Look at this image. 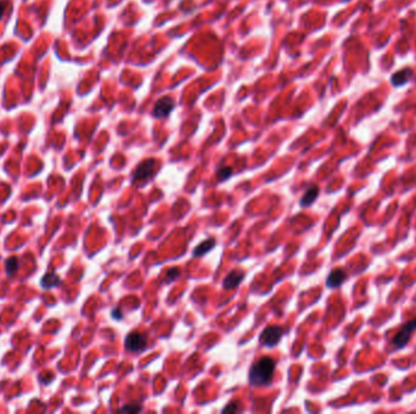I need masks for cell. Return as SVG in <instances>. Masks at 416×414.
I'll use <instances>...</instances> for the list:
<instances>
[{
    "instance_id": "2e32d148",
    "label": "cell",
    "mask_w": 416,
    "mask_h": 414,
    "mask_svg": "<svg viewBox=\"0 0 416 414\" xmlns=\"http://www.w3.org/2000/svg\"><path fill=\"white\" fill-rule=\"evenodd\" d=\"M238 410H239V406L235 404V402H231L230 405H228L227 407L224 408V410L222 411L223 413H234V412H238Z\"/></svg>"
},
{
    "instance_id": "30bf717a",
    "label": "cell",
    "mask_w": 416,
    "mask_h": 414,
    "mask_svg": "<svg viewBox=\"0 0 416 414\" xmlns=\"http://www.w3.org/2000/svg\"><path fill=\"white\" fill-rule=\"evenodd\" d=\"M412 77L413 71L410 68H404V70L396 72L392 76V78H391V81H392V84L395 87H403V85H406L410 81Z\"/></svg>"
},
{
    "instance_id": "5bb4252c",
    "label": "cell",
    "mask_w": 416,
    "mask_h": 414,
    "mask_svg": "<svg viewBox=\"0 0 416 414\" xmlns=\"http://www.w3.org/2000/svg\"><path fill=\"white\" fill-rule=\"evenodd\" d=\"M6 272H7V275L9 276H12V275H15V272L17 271V269H18V261H17V259H15V258H11V259H9V260L6 261Z\"/></svg>"
},
{
    "instance_id": "8992f818",
    "label": "cell",
    "mask_w": 416,
    "mask_h": 414,
    "mask_svg": "<svg viewBox=\"0 0 416 414\" xmlns=\"http://www.w3.org/2000/svg\"><path fill=\"white\" fill-rule=\"evenodd\" d=\"M174 104L175 102L172 98L164 96V98L159 99V100L156 102L155 107H153L152 114L155 115L156 118H166L167 115L173 111Z\"/></svg>"
},
{
    "instance_id": "52a82bcc",
    "label": "cell",
    "mask_w": 416,
    "mask_h": 414,
    "mask_svg": "<svg viewBox=\"0 0 416 414\" xmlns=\"http://www.w3.org/2000/svg\"><path fill=\"white\" fill-rule=\"evenodd\" d=\"M347 280V272L342 269H336L330 272L329 277L326 280V286L329 288H337V287L342 286L344 281Z\"/></svg>"
},
{
    "instance_id": "4fadbf2b",
    "label": "cell",
    "mask_w": 416,
    "mask_h": 414,
    "mask_svg": "<svg viewBox=\"0 0 416 414\" xmlns=\"http://www.w3.org/2000/svg\"><path fill=\"white\" fill-rule=\"evenodd\" d=\"M231 175H233V169H231L230 167H222L219 168L218 172H217V179H218L219 182L225 181L227 179H229Z\"/></svg>"
},
{
    "instance_id": "9c48e42d",
    "label": "cell",
    "mask_w": 416,
    "mask_h": 414,
    "mask_svg": "<svg viewBox=\"0 0 416 414\" xmlns=\"http://www.w3.org/2000/svg\"><path fill=\"white\" fill-rule=\"evenodd\" d=\"M318 196H319V187L316 186V185H312V186H309L307 190H305L304 195L302 196L299 204H301V207H303V208L312 206V204L315 202L316 198H318Z\"/></svg>"
},
{
    "instance_id": "9a60e30c",
    "label": "cell",
    "mask_w": 416,
    "mask_h": 414,
    "mask_svg": "<svg viewBox=\"0 0 416 414\" xmlns=\"http://www.w3.org/2000/svg\"><path fill=\"white\" fill-rule=\"evenodd\" d=\"M141 410H142V407L139 405H126L125 407L121 408L120 411L121 412H126V413H138Z\"/></svg>"
},
{
    "instance_id": "277c9868",
    "label": "cell",
    "mask_w": 416,
    "mask_h": 414,
    "mask_svg": "<svg viewBox=\"0 0 416 414\" xmlns=\"http://www.w3.org/2000/svg\"><path fill=\"white\" fill-rule=\"evenodd\" d=\"M147 345V338L145 334L139 332H132L127 335L125 346L129 352H140Z\"/></svg>"
},
{
    "instance_id": "7a4b0ae2",
    "label": "cell",
    "mask_w": 416,
    "mask_h": 414,
    "mask_svg": "<svg viewBox=\"0 0 416 414\" xmlns=\"http://www.w3.org/2000/svg\"><path fill=\"white\" fill-rule=\"evenodd\" d=\"M416 330V318L410 319L401 327V329L397 332V334L393 336L392 345L397 349H402L409 343L410 338H412L413 333Z\"/></svg>"
},
{
    "instance_id": "6da1fadb",
    "label": "cell",
    "mask_w": 416,
    "mask_h": 414,
    "mask_svg": "<svg viewBox=\"0 0 416 414\" xmlns=\"http://www.w3.org/2000/svg\"><path fill=\"white\" fill-rule=\"evenodd\" d=\"M275 371V361L271 357H262L251 367L249 382L252 386L271 384Z\"/></svg>"
},
{
    "instance_id": "e0dca14e",
    "label": "cell",
    "mask_w": 416,
    "mask_h": 414,
    "mask_svg": "<svg viewBox=\"0 0 416 414\" xmlns=\"http://www.w3.org/2000/svg\"><path fill=\"white\" fill-rule=\"evenodd\" d=\"M179 275V271L177 269H170L169 270V272H168V282H169V281H173V280H175V278H177V276Z\"/></svg>"
},
{
    "instance_id": "8fae6325",
    "label": "cell",
    "mask_w": 416,
    "mask_h": 414,
    "mask_svg": "<svg viewBox=\"0 0 416 414\" xmlns=\"http://www.w3.org/2000/svg\"><path fill=\"white\" fill-rule=\"evenodd\" d=\"M214 247H216V241H214V239H206V241L200 243V244L195 248L194 252H192V256H194V258H201V256H203L205 254L211 252Z\"/></svg>"
},
{
    "instance_id": "ac0fdd59",
    "label": "cell",
    "mask_w": 416,
    "mask_h": 414,
    "mask_svg": "<svg viewBox=\"0 0 416 414\" xmlns=\"http://www.w3.org/2000/svg\"><path fill=\"white\" fill-rule=\"evenodd\" d=\"M112 317H114L115 319H121V318H122V312H121L120 309H115V310L112 311Z\"/></svg>"
},
{
    "instance_id": "d6986e66",
    "label": "cell",
    "mask_w": 416,
    "mask_h": 414,
    "mask_svg": "<svg viewBox=\"0 0 416 414\" xmlns=\"http://www.w3.org/2000/svg\"><path fill=\"white\" fill-rule=\"evenodd\" d=\"M5 7H6V2H5L4 0H0V20H1V17L4 16Z\"/></svg>"
},
{
    "instance_id": "5b68a950",
    "label": "cell",
    "mask_w": 416,
    "mask_h": 414,
    "mask_svg": "<svg viewBox=\"0 0 416 414\" xmlns=\"http://www.w3.org/2000/svg\"><path fill=\"white\" fill-rule=\"evenodd\" d=\"M156 168V161L155 159H146V161L141 162L137 167V169L134 170L133 176H132V181L136 184L137 181H142L146 180V179L150 178L152 175V173L155 172Z\"/></svg>"
},
{
    "instance_id": "ba28073f",
    "label": "cell",
    "mask_w": 416,
    "mask_h": 414,
    "mask_svg": "<svg viewBox=\"0 0 416 414\" xmlns=\"http://www.w3.org/2000/svg\"><path fill=\"white\" fill-rule=\"evenodd\" d=\"M245 278V273L242 271H231L229 275L227 276L224 281H223V288L224 289H234L236 287L241 284L242 281Z\"/></svg>"
},
{
    "instance_id": "7c38bea8",
    "label": "cell",
    "mask_w": 416,
    "mask_h": 414,
    "mask_svg": "<svg viewBox=\"0 0 416 414\" xmlns=\"http://www.w3.org/2000/svg\"><path fill=\"white\" fill-rule=\"evenodd\" d=\"M57 284H60V277L54 271L45 273L42 280H40V286L44 289L52 288V287H56Z\"/></svg>"
},
{
    "instance_id": "3957f363",
    "label": "cell",
    "mask_w": 416,
    "mask_h": 414,
    "mask_svg": "<svg viewBox=\"0 0 416 414\" xmlns=\"http://www.w3.org/2000/svg\"><path fill=\"white\" fill-rule=\"evenodd\" d=\"M282 335H283V328L279 327V325H272V327L266 328V329L261 333L260 341H261V344L264 345V346L274 347L275 345H277L280 343Z\"/></svg>"
}]
</instances>
